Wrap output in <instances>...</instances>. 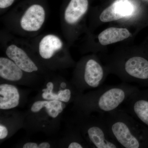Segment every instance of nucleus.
Returning <instances> with one entry per match:
<instances>
[{
	"label": "nucleus",
	"instance_id": "f257e3e1",
	"mask_svg": "<svg viewBox=\"0 0 148 148\" xmlns=\"http://www.w3.org/2000/svg\"><path fill=\"white\" fill-rule=\"evenodd\" d=\"M99 114L121 148H148V128L124 109Z\"/></svg>",
	"mask_w": 148,
	"mask_h": 148
},
{
	"label": "nucleus",
	"instance_id": "f03ea898",
	"mask_svg": "<svg viewBox=\"0 0 148 148\" xmlns=\"http://www.w3.org/2000/svg\"><path fill=\"white\" fill-rule=\"evenodd\" d=\"M139 90L137 86L125 82L101 87L83 98V108L87 112H110L121 108Z\"/></svg>",
	"mask_w": 148,
	"mask_h": 148
},
{
	"label": "nucleus",
	"instance_id": "7ed1b4c3",
	"mask_svg": "<svg viewBox=\"0 0 148 148\" xmlns=\"http://www.w3.org/2000/svg\"><path fill=\"white\" fill-rule=\"evenodd\" d=\"M47 13L41 5L35 3L19 12L5 16L6 26L15 34L25 37L37 36L46 20Z\"/></svg>",
	"mask_w": 148,
	"mask_h": 148
},
{
	"label": "nucleus",
	"instance_id": "20e7f679",
	"mask_svg": "<svg viewBox=\"0 0 148 148\" xmlns=\"http://www.w3.org/2000/svg\"><path fill=\"white\" fill-rule=\"evenodd\" d=\"M6 35L2 36V46L8 58L12 60L26 73L38 71L39 68L29 56L33 49L30 43Z\"/></svg>",
	"mask_w": 148,
	"mask_h": 148
},
{
	"label": "nucleus",
	"instance_id": "39448f33",
	"mask_svg": "<svg viewBox=\"0 0 148 148\" xmlns=\"http://www.w3.org/2000/svg\"><path fill=\"white\" fill-rule=\"evenodd\" d=\"M83 132L89 145L96 148H120L112 138L103 118L98 115L90 119L82 125Z\"/></svg>",
	"mask_w": 148,
	"mask_h": 148
},
{
	"label": "nucleus",
	"instance_id": "423d86ee",
	"mask_svg": "<svg viewBox=\"0 0 148 148\" xmlns=\"http://www.w3.org/2000/svg\"><path fill=\"white\" fill-rule=\"evenodd\" d=\"M121 70L116 71L124 82H135L148 87V60L135 56L127 58L123 63Z\"/></svg>",
	"mask_w": 148,
	"mask_h": 148
},
{
	"label": "nucleus",
	"instance_id": "0eeeda50",
	"mask_svg": "<svg viewBox=\"0 0 148 148\" xmlns=\"http://www.w3.org/2000/svg\"><path fill=\"white\" fill-rule=\"evenodd\" d=\"M88 0H71L61 13V23L64 36L69 28L77 24L87 12Z\"/></svg>",
	"mask_w": 148,
	"mask_h": 148
},
{
	"label": "nucleus",
	"instance_id": "6e6552de",
	"mask_svg": "<svg viewBox=\"0 0 148 148\" xmlns=\"http://www.w3.org/2000/svg\"><path fill=\"white\" fill-rule=\"evenodd\" d=\"M124 105L125 111L148 128V89L139 90Z\"/></svg>",
	"mask_w": 148,
	"mask_h": 148
},
{
	"label": "nucleus",
	"instance_id": "1a4fd4ad",
	"mask_svg": "<svg viewBox=\"0 0 148 148\" xmlns=\"http://www.w3.org/2000/svg\"><path fill=\"white\" fill-rule=\"evenodd\" d=\"M106 77L105 69L97 60L94 58L87 60L84 66L82 85L90 88L99 87Z\"/></svg>",
	"mask_w": 148,
	"mask_h": 148
},
{
	"label": "nucleus",
	"instance_id": "9d476101",
	"mask_svg": "<svg viewBox=\"0 0 148 148\" xmlns=\"http://www.w3.org/2000/svg\"><path fill=\"white\" fill-rule=\"evenodd\" d=\"M133 11L134 8L129 0H116L102 12L100 19L103 22L116 21L130 16Z\"/></svg>",
	"mask_w": 148,
	"mask_h": 148
},
{
	"label": "nucleus",
	"instance_id": "9b49d317",
	"mask_svg": "<svg viewBox=\"0 0 148 148\" xmlns=\"http://www.w3.org/2000/svg\"><path fill=\"white\" fill-rule=\"evenodd\" d=\"M20 95L18 89L8 84L0 85V109L10 110L16 108L19 104Z\"/></svg>",
	"mask_w": 148,
	"mask_h": 148
},
{
	"label": "nucleus",
	"instance_id": "f8f14e48",
	"mask_svg": "<svg viewBox=\"0 0 148 148\" xmlns=\"http://www.w3.org/2000/svg\"><path fill=\"white\" fill-rule=\"evenodd\" d=\"M24 71L7 57L0 58V77L10 81H18L23 76Z\"/></svg>",
	"mask_w": 148,
	"mask_h": 148
},
{
	"label": "nucleus",
	"instance_id": "ddd939ff",
	"mask_svg": "<svg viewBox=\"0 0 148 148\" xmlns=\"http://www.w3.org/2000/svg\"><path fill=\"white\" fill-rule=\"evenodd\" d=\"M130 36V33L127 29L110 27L100 33L98 39L101 45L106 46L121 41Z\"/></svg>",
	"mask_w": 148,
	"mask_h": 148
},
{
	"label": "nucleus",
	"instance_id": "4468645a",
	"mask_svg": "<svg viewBox=\"0 0 148 148\" xmlns=\"http://www.w3.org/2000/svg\"><path fill=\"white\" fill-rule=\"evenodd\" d=\"M66 108V105L58 100L48 101L45 107V110L49 116L56 118L63 112Z\"/></svg>",
	"mask_w": 148,
	"mask_h": 148
},
{
	"label": "nucleus",
	"instance_id": "2eb2a0df",
	"mask_svg": "<svg viewBox=\"0 0 148 148\" xmlns=\"http://www.w3.org/2000/svg\"><path fill=\"white\" fill-rule=\"evenodd\" d=\"M53 83L49 82L47 84V88L42 89V98L47 101L58 100V94L53 93Z\"/></svg>",
	"mask_w": 148,
	"mask_h": 148
},
{
	"label": "nucleus",
	"instance_id": "dca6fc26",
	"mask_svg": "<svg viewBox=\"0 0 148 148\" xmlns=\"http://www.w3.org/2000/svg\"><path fill=\"white\" fill-rule=\"evenodd\" d=\"M58 100L65 103H68L72 97V91L69 88L64 90H60L58 92Z\"/></svg>",
	"mask_w": 148,
	"mask_h": 148
},
{
	"label": "nucleus",
	"instance_id": "f3484780",
	"mask_svg": "<svg viewBox=\"0 0 148 148\" xmlns=\"http://www.w3.org/2000/svg\"><path fill=\"white\" fill-rule=\"evenodd\" d=\"M48 102L47 101H38L35 102L31 108V111L32 112L37 113L40 110L45 108Z\"/></svg>",
	"mask_w": 148,
	"mask_h": 148
},
{
	"label": "nucleus",
	"instance_id": "a211bd4d",
	"mask_svg": "<svg viewBox=\"0 0 148 148\" xmlns=\"http://www.w3.org/2000/svg\"><path fill=\"white\" fill-rule=\"evenodd\" d=\"M15 0H0V9H1V14L3 11L13 4Z\"/></svg>",
	"mask_w": 148,
	"mask_h": 148
},
{
	"label": "nucleus",
	"instance_id": "6ab92c4d",
	"mask_svg": "<svg viewBox=\"0 0 148 148\" xmlns=\"http://www.w3.org/2000/svg\"><path fill=\"white\" fill-rule=\"evenodd\" d=\"M8 135V130L5 126L3 125H0V139L3 140L6 138Z\"/></svg>",
	"mask_w": 148,
	"mask_h": 148
},
{
	"label": "nucleus",
	"instance_id": "aec40b11",
	"mask_svg": "<svg viewBox=\"0 0 148 148\" xmlns=\"http://www.w3.org/2000/svg\"><path fill=\"white\" fill-rule=\"evenodd\" d=\"M84 146L81 144L77 142H72L69 144L68 148H82L84 147Z\"/></svg>",
	"mask_w": 148,
	"mask_h": 148
},
{
	"label": "nucleus",
	"instance_id": "412c9836",
	"mask_svg": "<svg viewBox=\"0 0 148 148\" xmlns=\"http://www.w3.org/2000/svg\"><path fill=\"white\" fill-rule=\"evenodd\" d=\"M24 148H38V145L36 143H28L24 144L23 146Z\"/></svg>",
	"mask_w": 148,
	"mask_h": 148
},
{
	"label": "nucleus",
	"instance_id": "4be33fe9",
	"mask_svg": "<svg viewBox=\"0 0 148 148\" xmlns=\"http://www.w3.org/2000/svg\"><path fill=\"white\" fill-rule=\"evenodd\" d=\"M50 147V144L48 143H42L38 145V148H49Z\"/></svg>",
	"mask_w": 148,
	"mask_h": 148
},
{
	"label": "nucleus",
	"instance_id": "5701e85b",
	"mask_svg": "<svg viewBox=\"0 0 148 148\" xmlns=\"http://www.w3.org/2000/svg\"><path fill=\"white\" fill-rule=\"evenodd\" d=\"M60 86H61V87L63 88H65L67 86V84H66V83L62 82L61 83Z\"/></svg>",
	"mask_w": 148,
	"mask_h": 148
}]
</instances>
